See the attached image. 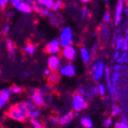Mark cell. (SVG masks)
<instances>
[{"label": "cell", "instance_id": "7", "mask_svg": "<svg viewBox=\"0 0 128 128\" xmlns=\"http://www.w3.org/2000/svg\"><path fill=\"white\" fill-rule=\"evenodd\" d=\"M58 72H59V74L63 75V76L66 77H72L75 74V72H76V69H75V66L71 63H67L66 64H63L59 67L58 69Z\"/></svg>", "mask_w": 128, "mask_h": 128}, {"label": "cell", "instance_id": "47", "mask_svg": "<svg viewBox=\"0 0 128 128\" xmlns=\"http://www.w3.org/2000/svg\"><path fill=\"white\" fill-rule=\"evenodd\" d=\"M81 1V3H82V4H88V3L92 2V0H80Z\"/></svg>", "mask_w": 128, "mask_h": 128}, {"label": "cell", "instance_id": "13", "mask_svg": "<svg viewBox=\"0 0 128 128\" xmlns=\"http://www.w3.org/2000/svg\"><path fill=\"white\" fill-rule=\"evenodd\" d=\"M14 7L19 12H21L22 14H30L32 12V7L28 3H26L25 1H20Z\"/></svg>", "mask_w": 128, "mask_h": 128}, {"label": "cell", "instance_id": "2", "mask_svg": "<svg viewBox=\"0 0 128 128\" xmlns=\"http://www.w3.org/2000/svg\"><path fill=\"white\" fill-rule=\"evenodd\" d=\"M105 73V64L102 60H97L92 64L90 68V75L95 82H98L102 79Z\"/></svg>", "mask_w": 128, "mask_h": 128}, {"label": "cell", "instance_id": "26", "mask_svg": "<svg viewBox=\"0 0 128 128\" xmlns=\"http://www.w3.org/2000/svg\"><path fill=\"white\" fill-rule=\"evenodd\" d=\"M116 62L120 64H127V51H124L120 55V56L116 60Z\"/></svg>", "mask_w": 128, "mask_h": 128}, {"label": "cell", "instance_id": "6", "mask_svg": "<svg viewBox=\"0 0 128 128\" xmlns=\"http://www.w3.org/2000/svg\"><path fill=\"white\" fill-rule=\"evenodd\" d=\"M45 50L48 54L50 55H56L61 51V45L59 41L56 38H53L47 44L45 48Z\"/></svg>", "mask_w": 128, "mask_h": 128}, {"label": "cell", "instance_id": "49", "mask_svg": "<svg viewBox=\"0 0 128 128\" xmlns=\"http://www.w3.org/2000/svg\"><path fill=\"white\" fill-rule=\"evenodd\" d=\"M103 1H104V2H108L109 0H103Z\"/></svg>", "mask_w": 128, "mask_h": 128}, {"label": "cell", "instance_id": "24", "mask_svg": "<svg viewBox=\"0 0 128 128\" xmlns=\"http://www.w3.org/2000/svg\"><path fill=\"white\" fill-rule=\"evenodd\" d=\"M40 116V111L38 108H33L32 110L28 111V118L30 119H33V118H38Z\"/></svg>", "mask_w": 128, "mask_h": 128}, {"label": "cell", "instance_id": "33", "mask_svg": "<svg viewBox=\"0 0 128 128\" xmlns=\"http://www.w3.org/2000/svg\"><path fill=\"white\" fill-rule=\"evenodd\" d=\"M89 16V9L86 6L82 7L81 10V17L82 19H86Z\"/></svg>", "mask_w": 128, "mask_h": 128}, {"label": "cell", "instance_id": "18", "mask_svg": "<svg viewBox=\"0 0 128 128\" xmlns=\"http://www.w3.org/2000/svg\"><path fill=\"white\" fill-rule=\"evenodd\" d=\"M80 123L84 128H92L93 127V121L88 116H82L80 120Z\"/></svg>", "mask_w": 128, "mask_h": 128}, {"label": "cell", "instance_id": "19", "mask_svg": "<svg viewBox=\"0 0 128 128\" xmlns=\"http://www.w3.org/2000/svg\"><path fill=\"white\" fill-rule=\"evenodd\" d=\"M24 52L27 55H33L36 50V46L33 43H27L22 48Z\"/></svg>", "mask_w": 128, "mask_h": 128}, {"label": "cell", "instance_id": "35", "mask_svg": "<svg viewBox=\"0 0 128 128\" xmlns=\"http://www.w3.org/2000/svg\"><path fill=\"white\" fill-rule=\"evenodd\" d=\"M24 103H25V105H26V108H28V111L32 110V109H33V108H36V106H35L34 103L32 101V100H28L25 101Z\"/></svg>", "mask_w": 128, "mask_h": 128}, {"label": "cell", "instance_id": "41", "mask_svg": "<svg viewBox=\"0 0 128 128\" xmlns=\"http://www.w3.org/2000/svg\"><path fill=\"white\" fill-rule=\"evenodd\" d=\"M85 90H86V88H84L83 86H80V87L77 89V93H79V94H81V95H82V96H84Z\"/></svg>", "mask_w": 128, "mask_h": 128}, {"label": "cell", "instance_id": "9", "mask_svg": "<svg viewBox=\"0 0 128 128\" xmlns=\"http://www.w3.org/2000/svg\"><path fill=\"white\" fill-rule=\"evenodd\" d=\"M61 64V58L58 55H51L48 59V66L51 71H58L60 66H62Z\"/></svg>", "mask_w": 128, "mask_h": 128}, {"label": "cell", "instance_id": "40", "mask_svg": "<svg viewBox=\"0 0 128 128\" xmlns=\"http://www.w3.org/2000/svg\"><path fill=\"white\" fill-rule=\"evenodd\" d=\"M120 55H121V52H120V50H118V49H115V51H114V54H113V60H116L120 56Z\"/></svg>", "mask_w": 128, "mask_h": 128}, {"label": "cell", "instance_id": "43", "mask_svg": "<svg viewBox=\"0 0 128 128\" xmlns=\"http://www.w3.org/2000/svg\"><path fill=\"white\" fill-rule=\"evenodd\" d=\"M51 121H52V123H53V124H58V116H52Z\"/></svg>", "mask_w": 128, "mask_h": 128}, {"label": "cell", "instance_id": "32", "mask_svg": "<svg viewBox=\"0 0 128 128\" xmlns=\"http://www.w3.org/2000/svg\"><path fill=\"white\" fill-rule=\"evenodd\" d=\"M30 122H32V124L33 126V128H43V126L41 124L40 120L38 118H33V119H30Z\"/></svg>", "mask_w": 128, "mask_h": 128}, {"label": "cell", "instance_id": "48", "mask_svg": "<svg viewBox=\"0 0 128 128\" xmlns=\"http://www.w3.org/2000/svg\"><path fill=\"white\" fill-rule=\"evenodd\" d=\"M118 1H122V2H124V4H126V3H127V0H118Z\"/></svg>", "mask_w": 128, "mask_h": 128}, {"label": "cell", "instance_id": "34", "mask_svg": "<svg viewBox=\"0 0 128 128\" xmlns=\"http://www.w3.org/2000/svg\"><path fill=\"white\" fill-rule=\"evenodd\" d=\"M10 90H11V92H12V93L19 94L22 92V88L20 87V86H18V85H13L12 87H11Z\"/></svg>", "mask_w": 128, "mask_h": 128}, {"label": "cell", "instance_id": "23", "mask_svg": "<svg viewBox=\"0 0 128 128\" xmlns=\"http://www.w3.org/2000/svg\"><path fill=\"white\" fill-rule=\"evenodd\" d=\"M49 18H50V22H51V24H53L54 26H59L61 25V24H62V22L60 21V16L58 14H51L48 16Z\"/></svg>", "mask_w": 128, "mask_h": 128}, {"label": "cell", "instance_id": "36", "mask_svg": "<svg viewBox=\"0 0 128 128\" xmlns=\"http://www.w3.org/2000/svg\"><path fill=\"white\" fill-rule=\"evenodd\" d=\"M98 42L94 43L93 46H92V52H90V56H92V58H93L94 56L96 55L97 53V50H98Z\"/></svg>", "mask_w": 128, "mask_h": 128}, {"label": "cell", "instance_id": "46", "mask_svg": "<svg viewBox=\"0 0 128 128\" xmlns=\"http://www.w3.org/2000/svg\"><path fill=\"white\" fill-rule=\"evenodd\" d=\"M114 128H120V123L119 122H116L114 124Z\"/></svg>", "mask_w": 128, "mask_h": 128}, {"label": "cell", "instance_id": "38", "mask_svg": "<svg viewBox=\"0 0 128 128\" xmlns=\"http://www.w3.org/2000/svg\"><path fill=\"white\" fill-rule=\"evenodd\" d=\"M8 3H9V0H0V9L4 10L7 6Z\"/></svg>", "mask_w": 128, "mask_h": 128}, {"label": "cell", "instance_id": "8", "mask_svg": "<svg viewBox=\"0 0 128 128\" xmlns=\"http://www.w3.org/2000/svg\"><path fill=\"white\" fill-rule=\"evenodd\" d=\"M62 56L66 60L71 62L76 58V48L73 45L64 47L62 49Z\"/></svg>", "mask_w": 128, "mask_h": 128}, {"label": "cell", "instance_id": "3", "mask_svg": "<svg viewBox=\"0 0 128 128\" xmlns=\"http://www.w3.org/2000/svg\"><path fill=\"white\" fill-rule=\"evenodd\" d=\"M61 47H66V46L72 45L74 41V34L73 30L70 27H64L61 29L58 38Z\"/></svg>", "mask_w": 128, "mask_h": 128}, {"label": "cell", "instance_id": "12", "mask_svg": "<svg viewBox=\"0 0 128 128\" xmlns=\"http://www.w3.org/2000/svg\"><path fill=\"white\" fill-rule=\"evenodd\" d=\"M74 118V116L73 112H67V113L61 116L60 118H58V124L62 126H67L71 124Z\"/></svg>", "mask_w": 128, "mask_h": 128}, {"label": "cell", "instance_id": "16", "mask_svg": "<svg viewBox=\"0 0 128 128\" xmlns=\"http://www.w3.org/2000/svg\"><path fill=\"white\" fill-rule=\"evenodd\" d=\"M59 74L56 71H52L51 73L49 74V75H48V83L49 86H54L59 82Z\"/></svg>", "mask_w": 128, "mask_h": 128}, {"label": "cell", "instance_id": "22", "mask_svg": "<svg viewBox=\"0 0 128 128\" xmlns=\"http://www.w3.org/2000/svg\"><path fill=\"white\" fill-rule=\"evenodd\" d=\"M36 2L49 10H51L54 4V0H36Z\"/></svg>", "mask_w": 128, "mask_h": 128}, {"label": "cell", "instance_id": "39", "mask_svg": "<svg viewBox=\"0 0 128 128\" xmlns=\"http://www.w3.org/2000/svg\"><path fill=\"white\" fill-rule=\"evenodd\" d=\"M10 30H11V27L9 24H6V25L4 26V29H3V32H4V34L6 36V35L9 34V32H10Z\"/></svg>", "mask_w": 128, "mask_h": 128}, {"label": "cell", "instance_id": "4", "mask_svg": "<svg viewBox=\"0 0 128 128\" xmlns=\"http://www.w3.org/2000/svg\"><path fill=\"white\" fill-rule=\"evenodd\" d=\"M88 106H89V103L87 100L84 98V96L77 92L74 94L73 98H72V107L74 112H81L83 109L87 108Z\"/></svg>", "mask_w": 128, "mask_h": 128}, {"label": "cell", "instance_id": "15", "mask_svg": "<svg viewBox=\"0 0 128 128\" xmlns=\"http://www.w3.org/2000/svg\"><path fill=\"white\" fill-rule=\"evenodd\" d=\"M80 56H81L82 60L83 61V63L86 64H89L90 63L92 60V56H90V51L87 48L82 47L80 48Z\"/></svg>", "mask_w": 128, "mask_h": 128}, {"label": "cell", "instance_id": "5", "mask_svg": "<svg viewBox=\"0 0 128 128\" xmlns=\"http://www.w3.org/2000/svg\"><path fill=\"white\" fill-rule=\"evenodd\" d=\"M126 6V4L122 1H118L116 4L115 14H114V24L116 26H118L123 22V14H124V8Z\"/></svg>", "mask_w": 128, "mask_h": 128}, {"label": "cell", "instance_id": "10", "mask_svg": "<svg viewBox=\"0 0 128 128\" xmlns=\"http://www.w3.org/2000/svg\"><path fill=\"white\" fill-rule=\"evenodd\" d=\"M98 35L100 37L101 40H108L109 38L111 35V28L109 25V22H102L100 25L98 26Z\"/></svg>", "mask_w": 128, "mask_h": 128}, {"label": "cell", "instance_id": "28", "mask_svg": "<svg viewBox=\"0 0 128 128\" xmlns=\"http://www.w3.org/2000/svg\"><path fill=\"white\" fill-rule=\"evenodd\" d=\"M63 7H64V2L62 0H56V1H54L53 7H52L51 10H53L54 12H58L60 9H62Z\"/></svg>", "mask_w": 128, "mask_h": 128}, {"label": "cell", "instance_id": "50", "mask_svg": "<svg viewBox=\"0 0 128 128\" xmlns=\"http://www.w3.org/2000/svg\"><path fill=\"white\" fill-rule=\"evenodd\" d=\"M0 128H4V126H0Z\"/></svg>", "mask_w": 128, "mask_h": 128}, {"label": "cell", "instance_id": "45", "mask_svg": "<svg viewBox=\"0 0 128 128\" xmlns=\"http://www.w3.org/2000/svg\"><path fill=\"white\" fill-rule=\"evenodd\" d=\"M51 72H52V71L50 70V69L47 68V69H45V70H44V74L47 75V76H48V75H49V74L51 73Z\"/></svg>", "mask_w": 128, "mask_h": 128}, {"label": "cell", "instance_id": "21", "mask_svg": "<svg viewBox=\"0 0 128 128\" xmlns=\"http://www.w3.org/2000/svg\"><path fill=\"white\" fill-rule=\"evenodd\" d=\"M11 95H12V92H11L10 89H2V90H0V97L6 102L10 100Z\"/></svg>", "mask_w": 128, "mask_h": 128}, {"label": "cell", "instance_id": "31", "mask_svg": "<svg viewBox=\"0 0 128 128\" xmlns=\"http://www.w3.org/2000/svg\"><path fill=\"white\" fill-rule=\"evenodd\" d=\"M112 15H111L110 10H107L103 14V22H110V20Z\"/></svg>", "mask_w": 128, "mask_h": 128}, {"label": "cell", "instance_id": "20", "mask_svg": "<svg viewBox=\"0 0 128 128\" xmlns=\"http://www.w3.org/2000/svg\"><path fill=\"white\" fill-rule=\"evenodd\" d=\"M123 113V108L120 106L116 105V103H113L111 105V115L112 116H118Z\"/></svg>", "mask_w": 128, "mask_h": 128}, {"label": "cell", "instance_id": "29", "mask_svg": "<svg viewBox=\"0 0 128 128\" xmlns=\"http://www.w3.org/2000/svg\"><path fill=\"white\" fill-rule=\"evenodd\" d=\"M119 123H120V128H128V119L126 114L122 116Z\"/></svg>", "mask_w": 128, "mask_h": 128}, {"label": "cell", "instance_id": "52", "mask_svg": "<svg viewBox=\"0 0 128 128\" xmlns=\"http://www.w3.org/2000/svg\"><path fill=\"white\" fill-rule=\"evenodd\" d=\"M0 73H1V68H0Z\"/></svg>", "mask_w": 128, "mask_h": 128}, {"label": "cell", "instance_id": "51", "mask_svg": "<svg viewBox=\"0 0 128 128\" xmlns=\"http://www.w3.org/2000/svg\"><path fill=\"white\" fill-rule=\"evenodd\" d=\"M1 33H2V32H1V30H0V36H1Z\"/></svg>", "mask_w": 128, "mask_h": 128}, {"label": "cell", "instance_id": "25", "mask_svg": "<svg viewBox=\"0 0 128 128\" xmlns=\"http://www.w3.org/2000/svg\"><path fill=\"white\" fill-rule=\"evenodd\" d=\"M6 48H7V51H8V53L10 54V55H14L15 54V46H14V43L13 42V40H7Z\"/></svg>", "mask_w": 128, "mask_h": 128}, {"label": "cell", "instance_id": "27", "mask_svg": "<svg viewBox=\"0 0 128 128\" xmlns=\"http://www.w3.org/2000/svg\"><path fill=\"white\" fill-rule=\"evenodd\" d=\"M97 89V93L100 94V96L105 97L107 94V90H106V86L103 83H98V86L96 87Z\"/></svg>", "mask_w": 128, "mask_h": 128}, {"label": "cell", "instance_id": "44", "mask_svg": "<svg viewBox=\"0 0 128 128\" xmlns=\"http://www.w3.org/2000/svg\"><path fill=\"white\" fill-rule=\"evenodd\" d=\"M6 14H7V18H8V19H9V18H11V17H12V16H14V12H13V11H12V10H9L8 12H7Z\"/></svg>", "mask_w": 128, "mask_h": 128}, {"label": "cell", "instance_id": "42", "mask_svg": "<svg viewBox=\"0 0 128 128\" xmlns=\"http://www.w3.org/2000/svg\"><path fill=\"white\" fill-rule=\"evenodd\" d=\"M6 103H7L6 101L4 100H3V98H1V97H0V109L3 108H4V106L6 105Z\"/></svg>", "mask_w": 128, "mask_h": 128}, {"label": "cell", "instance_id": "17", "mask_svg": "<svg viewBox=\"0 0 128 128\" xmlns=\"http://www.w3.org/2000/svg\"><path fill=\"white\" fill-rule=\"evenodd\" d=\"M97 89H96V86L94 85H90L85 90V94H84V98L88 100H92L95 96L97 95Z\"/></svg>", "mask_w": 128, "mask_h": 128}, {"label": "cell", "instance_id": "30", "mask_svg": "<svg viewBox=\"0 0 128 128\" xmlns=\"http://www.w3.org/2000/svg\"><path fill=\"white\" fill-rule=\"evenodd\" d=\"M120 50H123V52L128 50V35H124V40H123V43H122L121 49Z\"/></svg>", "mask_w": 128, "mask_h": 128}, {"label": "cell", "instance_id": "1", "mask_svg": "<svg viewBox=\"0 0 128 128\" xmlns=\"http://www.w3.org/2000/svg\"><path fill=\"white\" fill-rule=\"evenodd\" d=\"M7 116L14 120L25 122L28 119V108L24 102H18L12 105L7 111Z\"/></svg>", "mask_w": 128, "mask_h": 128}, {"label": "cell", "instance_id": "53", "mask_svg": "<svg viewBox=\"0 0 128 128\" xmlns=\"http://www.w3.org/2000/svg\"><path fill=\"white\" fill-rule=\"evenodd\" d=\"M22 1H24V0H22Z\"/></svg>", "mask_w": 128, "mask_h": 128}, {"label": "cell", "instance_id": "14", "mask_svg": "<svg viewBox=\"0 0 128 128\" xmlns=\"http://www.w3.org/2000/svg\"><path fill=\"white\" fill-rule=\"evenodd\" d=\"M32 11H34L35 13L38 14L41 16H46V17H48L49 15L51 14V10L46 8V7L42 6L40 4H38L36 2V4L32 6Z\"/></svg>", "mask_w": 128, "mask_h": 128}, {"label": "cell", "instance_id": "37", "mask_svg": "<svg viewBox=\"0 0 128 128\" xmlns=\"http://www.w3.org/2000/svg\"><path fill=\"white\" fill-rule=\"evenodd\" d=\"M112 123H113V120H112V118H108L107 119H105L104 123H103V126H104V127L108 128L109 126H111Z\"/></svg>", "mask_w": 128, "mask_h": 128}, {"label": "cell", "instance_id": "11", "mask_svg": "<svg viewBox=\"0 0 128 128\" xmlns=\"http://www.w3.org/2000/svg\"><path fill=\"white\" fill-rule=\"evenodd\" d=\"M30 95H32V101L34 103L35 106H37V107H43V106H45L43 95L38 90H32Z\"/></svg>", "mask_w": 128, "mask_h": 128}]
</instances>
